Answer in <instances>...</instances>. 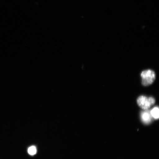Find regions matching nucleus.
Wrapping results in <instances>:
<instances>
[{
    "label": "nucleus",
    "instance_id": "f257e3e1",
    "mask_svg": "<svg viewBox=\"0 0 159 159\" xmlns=\"http://www.w3.org/2000/svg\"><path fill=\"white\" fill-rule=\"evenodd\" d=\"M142 77V84L146 86L152 84L156 79V74L153 71L151 70L143 71L141 74Z\"/></svg>",
    "mask_w": 159,
    "mask_h": 159
},
{
    "label": "nucleus",
    "instance_id": "f03ea898",
    "mask_svg": "<svg viewBox=\"0 0 159 159\" xmlns=\"http://www.w3.org/2000/svg\"><path fill=\"white\" fill-rule=\"evenodd\" d=\"M137 102L141 108L147 110L154 104L155 100L152 97L148 98L146 96H141L137 99Z\"/></svg>",
    "mask_w": 159,
    "mask_h": 159
},
{
    "label": "nucleus",
    "instance_id": "7ed1b4c3",
    "mask_svg": "<svg viewBox=\"0 0 159 159\" xmlns=\"http://www.w3.org/2000/svg\"><path fill=\"white\" fill-rule=\"evenodd\" d=\"M141 119L143 122L145 124H149L151 122L152 119V116L150 112L148 111L142 112L141 115Z\"/></svg>",
    "mask_w": 159,
    "mask_h": 159
},
{
    "label": "nucleus",
    "instance_id": "20e7f679",
    "mask_svg": "<svg viewBox=\"0 0 159 159\" xmlns=\"http://www.w3.org/2000/svg\"><path fill=\"white\" fill-rule=\"evenodd\" d=\"M153 118L155 119H158L159 117V108L158 107H155L150 112Z\"/></svg>",
    "mask_w": 159,
    "mask_h": 159
},
{
    "label": "nucleus",
    "instance_id": "39448f33",
    "mask_svg": "<svg viewBox=\"0 0 159 159\" xmlns=\"http://www.w3.org/2000/svg\"><path fill=\"white\" fill-rule=\"evenodd\" d=\"M28 152L29 154L32 155H32H34L36 153V148L34 146H33L30 147L28 149Z\"/></svg>",
    "mask_w": 159,
    "mask_h": 159
}]
</instances>
